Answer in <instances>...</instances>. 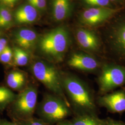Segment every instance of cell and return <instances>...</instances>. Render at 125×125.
I'll return each mask as SVG.
<instances>
[{"label": "cell", "instance_id": "1", "mask_svg": "<svg viewBox=\"0 0 125 125\" xmlns=\"http://www.w3.org/2000/svg\"><path fill=\"white\" fill-rule=\"evenodd\" d=\"M61 76L64 93L75 115L89 114L98 115L96 99L88 84L70 73L61 71Z\"/></svg>", "mask_w": 125, "mask_h": 125}, {"label": "cell", "instance_id": "2", "mask_svg": "<svg viewBox=\"0 0 125 125\" xmlns=\"http://www.w3.org/2000/svg\"><path fill=\"white\" fill-rule=\"evenodd\" d=\"M71 43L68 30L64 27H58L39 38L36 48L44 59L56 64L63 61Z\"/></svg>", "mask_w": 125, "mask_h": 125}, {"label": "cell", "instance_id": "3", "mask_svg": "<svg viewBox=\"0 0 125 125\" xmlns=\"http://www.w3.org/2000/svg\"><path fill=\"white\" fill-rule=\"evenodd\" d=\"M29 70L37 80L52 94L62 99L71 107L63 88L61 71L58 70L55 64L44 59L38 58L30 63Z\"/></svg>", "mask_w": 125, "mask_h": 125}, {"label": "cell", "instance_id": "4", "mask_svg": "<svg viewBox=\"0 0 125 125\" xmlns=\"http://www.w3.org/2000/svg\"><path fill=\"white\" fill-rule=\"evenodd\" d=\"M103 43L108 55L107 61L125 66V16L107 30Z\"/></svg>", "mask_w": 125, "mask_h": 125}, {"label": "cell", "instance_id": "5", "mask_svg": "<svg viewBox=\"0 0 125 125\" xmlns=\"http://www.w3.org/2000/svg\"><path fill=\"white\" fill-rule=\"evenodd\" d=\"M38 89L33 84H29L16 94L13 102L7 110L12 121L25 120L33 117L37 106Z\"/></svg>", "mask_w": 125, "mask_h": 125}, {"label": "cell", "instance_id": "6", "mask_svg": "<svg viewBox=\"0 0 125 125\" xmlns=\"http://www.w3.org/2000/svg\"><path fill=\"white\" fill-rule=\"evenodd\" d=\"M36 111L40 119L49 125L65 120L72 113L71 108L62 99L53 94H45Z\"/></svg>", "mask_w": 125, "mask_h": 125}, {"label": "cell", "instance_id": "7", "mask_svg": "<svg viewBox=\"0 0 125 125\" xmlns=\"http://www.w3.org/2000/svg\"><path fill=\"white\" fill-rule=\"evenodd\" d=\"M96 81L99 95L114 91L125 85V66L115 62L104 61Z\"/></svg>", "mask_w": 125, "mask_h": 125}, {"label": "cell", "instance_id": "8", "mask_svg": "<svg viewBox=\"0 0 125 125\" xmlns=\"http://www.w3.org/2000/svg\"><path fill=\"white\" fill-rule=\"evenodd\" d=\"M103 61L100 60L90 54L76 52L70 55L67 60V64L72 69L97 74L102 66Z\"/></svg>", "mask_w": 125, "mask_h": 125}, {"label": "cell", "instance_id": "9", "mask_svg": "<svg viewBox=\"0 0 125 125\" xmlns=\"http://www.w3.org/2000/svg\"><path fill=\"white\" fill-rule=\"evenodd\" d=\"M96 102L98 106L106 108L108 112L121 115L125 112V89L99 95Z\"/></svg>", "mask_w": 125, "mask_h": 125}, {"label": "cell", "instance_id": "10", "mask_svg": "<svg viewBox=\"0 0 125 125\" xmlns=\"http://www.w3.org/2000/svg\"><path fill=\"white\" fill-rule=\"evenodd\" d=\"M76 38L79 46L87 53L94 56L101 52L103 41L94 31L79 28L76 31Z\"/></svg>", "mask_w": 125, "mask_h": 125}, {"label": "cell", "instance_id": "11", "mask_svg": "<svg viewBox=\"0 0 125 125\" xmlns=\"http://www.w3.org/2000/svg\"><path fill=\"white\" fill-rule=\"evenodd\" d=\"M118 10L109 7H92L82 13L81 21L87 26H97L112 17Z\"/></svg>", "mask_w": 125, "mask_h": 125}, {"label": "cell", "instance_id": "12", "mask_svg": "<svg viewBox=\"0 0 125 125\" xmlns=\"http://www.w3.org/2000/svg\"><path fill=\"white\" fill-rule=\"evenodd\" d=\"M13 41L16 46L30 53L36 47L38 37L35 31L28 28H21L13 34Z\"/></svg>", "mask_w": 125, "mask_h": 125}, {"label": "cell", "instance_id": "13", "mask_svg": "<svg viewBox=\"0 0 125 125\" xmlns=\"http://www.w3.org/2000/svg\"><path fill=\"white\" fill-rule=\"evenodd\" d=\"M28 75L26 72L14 68L6 74L5 83L6 86L12 90L20 92L28 85Z\"/></svg>", "mask_w": 125, "mask_h": 125}, {"label": "cell", "instance_id": "14", "mask_svg": "<svg viewBox=\"0 0 125 125\" xmlns=\"http://www.w3.org/2000/svg\"><path fill=\"white\" fill-rule=\"evenodd\" d=\"M71 11V0H52V15L56 21L65 20L70 15Z\"/></svg>", "mask_w": 125, "mask_h": 125}, {"label": "cell", "instance_id": "15", "mask_svg": "<svg viewBox=\"0 0 125 125\" xmlns=\"http://www.w3.org/2000/svg\"><path fill=\"white\" fill-rule=\"evenodd\" d=\"M38 16L37 10L30 4L23 5L16 10L14 17L16 21L21 24L31 23Z\"/></svg>", "mask_w": 125, "mask_h": 125}, {"label": "cell", "instance_id": "16", "mask_svg": "<svg viewBox=\"0 0 125 125\" xmlns=\"http://www.w3.org/2000/svg\"><path fill=\"white\" fill-rule=\"evenodd\" d=\"M71 121L74 125H103L104 119L96 115L83 114L75 115Z\"/></svg>", "mask_w": 125, "mask_h": 125}, {"label": "cell", "instance_id": "17", "mask_svg": "<svg viewBox=\"0 0 125 125\" xmlns=\"http://www.w3.org/2000/svg\"><path fill=\"white\" fill-rule=\"evenodd\" d=\"M13 61L12 67L26 66L30 62V56L28 52L15 46L13 48Z\"/></svg>", "mask_w": 125, "mask_h": 125}, {"label": "cell", "instance_id": "18", "mask_svg": "<svg viewBox=\"0 0 125 125\" xmlns=\"http://www.w3.org/2000/svg\"><path fill=\"white\" fill-rule=\"evenodd\" d=\"M16 94L6 86H0V113L7 109L15 99Z\"/></svg>", "mask_w": 125, "mask_h": 125}, {"label": "cell", "instance_id": "19", "mask_svg": "<svg viewBox=\"0 0 125 125\" xmlns=\"http://www.w3.org/2000/svg\"><path fill=\"white\" fill-rule=\"evenodd\" d=\"M13 61V51L9 45H7L0 55V62L7 67H12Z\"/></svg>", "mask_w": 125, "mask_h": 125}, {"label": "cell", "instance_id": "20", "mask_svg": "<svg viewBox=\"0 0 125 125\" xmlns=\"http://www.w3.org/2000/svg\"><path fill=\"white\" fill-rule=\"evenodd\" d=\"M12 14L9 9L4 7H0V27L9 26L12 22Z\"/></svg>", "mask_w": 125, "mask_h": 125}, {"label": "cell", "instance_id": "21", "mask_svg": "<svg viewBox=\"0 0 125 125\" xmlns=\"http://www.w3.org/2000/svg\"><path fill=\"white\" fill-rule=\"evenodd\" d=\"M14 121L17 122L19 125H49L40 118L34 117L27 120Z\"/></svg>", "mask_w": 125, "mask_h": 125}, {"label": "cell", "instance_id": "22", "mask_svg": "<svg viewBox=\"0 0 125 125\" xmlns=\"http://www.w3.org/2000/svg\"><path fill=\"white\" fill-rule=\"evenodd\" d=\"M85 4L92 7H107L110 5L109 0H82Z\"/></svg>", "mask_w": 125, "mask_h": 125}, {"label": "cell", "instance_id": "23", "mask_svg": "<svg viewBox=\"0 0 125 125\" xmlns=\"http://www.w3.org/2000/svg\"><path fill=\"white\" fill-rule=\"evenodd\" d=\"M103 125H125V122L123 121H118L108 117L104 119Z\"/></svg>", "mask_w": 125, "mask_h": 125}, {"label": "cell", "instance_id": "24", "mask_svg": "<svg viewBox=\"0 0 125 125\" xmlns=\"http://www.w3.org/2000/svg\"><path fill=\"white\" fill-rule=\"evenodd\" d=\"M46 1L45 2H39L33 1V3L31 4L33 7H34L37 10H43L45 9L46 7Z\"/></svg>", "mask_w": 125, "mask_h": 125}, {"label": "cell", "instance_id": "25", "mask_svg": "<svg viewBox=\"0 0 125 125\" xmlns=\"http://www.w3.org/2000/svg\"><path fill=\"white\" fill-rule=\"evenodd\" d=\"M8 45V40L4 38H0V55Z\"/></svg>", "mask_w": 125, "mask_h": 125}, {"label": "cell", "instance_id": "26", "mask_svg": "<svg viewBox=\"0 0 125 125\" xmlns=\"http://www.w3.org/2000/svg\"><path fill=\"white\" fill-rule=\"evenodd\" d=\"M0 125H19L14 121H9L4 119H0Z\"/></svg>", "mask_w": 125, "mask_h": 125}, {"label": "cell", "instance_id": "27", "mask_svg": "<svg viewBox=\"0 0 125 125\" xmlns=\"http://www.w3.org/2000/svg\"><path fill=\"white\" fill-rule=\"evenodd\" d=\"M18 0H3L1 2L3 4L10 8H12Z\"/></svg>", "mask_w": 125, "mask_h": 125}, {"label": "cell", "instance_id": "28", "mask_svg": "<svg viewBox=\"0 0 125 125\" xmlns=\"http://www.w3.org/2000/svg\"><path fill=\"white\" fill-rule=\"evenodd\" d=\"M55 125H74L72 123V121L67 120H64L61 121L56 124Z\"/></svg>", "mask_w": 125, "mask_h": 125}, {"label": "cell", "instance_id": "29", "mask_svg": "<svg viewBox=\"0 0 125 125\" xmlns=\"http://www.w3.org/2000/svg\"><path fill=\"white\" fill-rule=\"evenodd\" d=\"M35 1H39V2H45L46 1V0H34Z\"/></svg>", "mask_w": 125, "mask_h": 125}, {"label": "cell", "instance_id": "30", "mask_svg": "<svg viewBox=\"0 0 125 125\" xmlns=\"http://www.w3.org/2000/svg\"><path fill=\"white\" fill-rule=\"evenodd\" d=\"M110 1H113V2H115V1H118V0H109Z\"/></svg>", "mask_w": 125, "mask_h": 125}, {"label": "cell", "instance_id": "31", "mask_svg": "<svg viewBox=\"0 0 125 125\" xmlns=\"http://www.w3.org/2000/svg\"><path fill=\"white\" fill-rule=\"evenodd\" d=\"M0 0V1H1V2H2V1H3V0Z\"/></svg>", "mask_w": 125, "mask_h": 125}]
</instances>
